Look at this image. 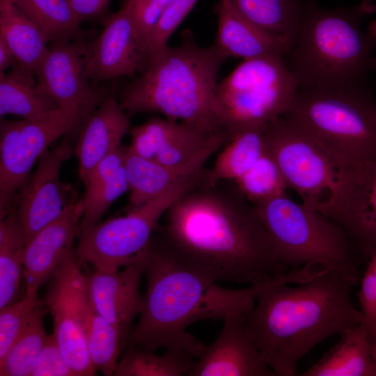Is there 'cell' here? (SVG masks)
<instances>
[{"mask_svg":"<svg viewBox=\"0 0 376 376\" xmlns=\"http://www.w3.org/2000/svg\"><path fill=\"white\" fill-rule=\"evenodd\" d=\"M165 215L159 237L166 246L217 283L258 285L290 271L278 259L255 207L237 188L224 189L204 179Z\"/></svg>","mask_w":376,"mask_h":376,"instance_id":"cell-1","label":"cell"},{"mask_svg":"<svg viewBox=\"0 0 376 376\" xmlns=\"http://www.w3.org/2000/svg\"><path fill=\"white\" fill-rule=\"evenodd\" d=\"M359 281L306 265L279 274L260 293L243 322L276 375H296L299 361L316 345L364 323L351 300Z\"/></svg>","mask_w":376,"mask_h":376,"instance_id":"cell-2","label":"cell"},{"mask_svg":"<svg viewBox=\"0 0 376 376\" xmlns=\"http://www.w3.org/2000/svg\"><path fill=\"white\" fill-rule=\"evenodd\" d=\"M138 258L147 288L139 321L126 345L150 351L164 348L193 359L206 346L187 331L190 324L246 315L276 278L241 289L224 288L179 260L159 237L152 236Z\"/></svg>","mask_w":376,"mask_h":376,"instance_id":"cell-3","label":"cell"},{"mask_svg":"<svg viewBox=\"0 0 376 376\" xmlns=\"http://www.w3.org/2000/svg\"><path fill=\"white\" fill-rule=\"evenodd\" d=\"M226 59L214 45L200 46L192 32L185 30L178 45H168L149 57L145 68L120 91L118 100L128 116L157 113L225 134L216 114L215 97L219 72Z\"/></svg>","mask_w":376,"mask_h":376,"instance_id":"cell-4","label":"cell"},{"mask_svg":"<svg viewBox=\"0 0 376 376\" xmlns=\"http://www.w3.org/2000/svg\"><path fill=\"white\" fill-rule=\"evenodd\" d=\"M376 11L373 0L351 8L325 9L305 0L295 43L286 61L300 90L339 89L365 85L376 65V21L361 26ZM285 55V56H286Z\"/></svg>","mask_w":376,"mask_h":376,"instance_id":"cell-5","label":"cell"},{"mask_svg":"<svg viewBox=\"0 0 376 376\" xmlns=\"http://www.w3.org/2000/svg\"><path fill=\"white\" fill-rule=\"evenodd\" d=\"M265 143L288 187L300 196L302 203L346 230L349 205L363 165L342 164L284 116L267 125Z\"/></svg>","mask_w":376,"mask_h":376,"instance_id":"cell-6","label":"cell"},{"mask_svg":"<svg viewBox=\"0 0 376 376\" xmlns=\"http://www.w3.org/2000/svg\"><path fill=\"white\" fill-rule=\"evenodd\" d=\"M253 205L278 259L288 270L311 265L359 276L364 260L340 225L286 194Z\"/></svg>","mask_w":376,"mask_h":376,"instance_id":"cell-7","label":"cell"},{"mask_svg":"<svg viewBox=\"0 0 376 376\" xmlns=\"http://www.w3.org/2000/svg\"><path fill=\"white\" fill-rule=\"evenodd\" d=\"M284 116L346 166L376 159V103L365 85L298 89Z\"/></svg>","mask_w":376,"mask_h":376,"instance_id":"cell-8","label":"cell"},{"mask_svg":"<svg viewBox=\"0 0 376 376\" xmlns=\"http://www.w3.org/2000/svg\"><path fill=\"white\" fill-rule=\"evenodd\" d=\"M297 90L284 56L243 60L218 83L215 107L220 127L229 140L241 130L266 126L287 113Z\"/></svg>","mask_w":376,"mask_h":376,"instance_id":"cell-9","label":"cell"},{"mask_svg":"<svg viewBox=\"0 0 376 376\" xmlns=\"http://www.w3.org/2000/svg\"><path fill=\"white\" fill-rule=\"evenodd\" d=\"M203 169L177 182L159 195L130 208L124 216L98 223L79 236L76 249L83 262L95 270L116 272L134 263L150 242L158 222L183 194L202 182Z\"/></svg>","mask_w":376,"mask_h":376,"instance_id":"cell-10","label":"cell"},{"mask_svg":"<svg viewBox=\"0 0 376 376\" xmlns=\"http://www.w3.org/2000/svg\"><path fill=\"white\" fill-rule=\"evenodd\" d=\"M91 43L88 38L49 43L36 74L38 87L68 118L73 134L79 133L87 118L112 95L107 88L93 86L87 76Z\"/></svg>","mask_w":376,"mask_h":376,"instance_id":"cell-11","label":"cell"},{"mask_svg":"<svg viewBox=\"0 0 376 376\" xmlns=\"http://www.w3.org/2000/svg\"><path fill=\"white\" fill-rule=\"evenodd\" d=\"M70 134L71 123L60 110L40 121L1 118L0 219L15 209L19 191L48 146Z\"/></svg>","mask_w":376,"mask_h":376,"instance_id":"cell-12","label":"cell"},{"mask_svg":"<svg viewBox=\"0 0 376 376\" xmlns=\"http://www.w3.org/2000/svg\"><path fill=\"white\" fill-rule=\"evenodd\" d=\"M81 261L72 249L50 279L44 302L52 313L53 334L68 363L76 376H89L97 370L88 354L80 311V296L88 282Z\"/></svg>","mask_w":376,"mask_h":376,"instance_id":"cell-13","label":"cell"},{"mask_svg":"<svg viewBox=\"0 0 376 376\" xmlns=\"http://www.w3.org/2000/svg\"><path fill=\"white\" fill-rule=\"evenodd\" d=\"M72 154L65 136L56 148L42 155L35 171L19 191L15 208L24 244L79 199L72 186L60 178L61 166Z\"/></svg>","mask_w":376,"mask_h":376,"instance_id":"cell-14","label":"cell"},{"mask_svg":"<svg viewBox=\"0 0 376 376\" xmlns=\"http://www.w3.org/2000/svg\"><path fill=\"white\" fill-rule=\"evenodd\" d=\"M148 60L146 41L123 3L105 18L102 30L92 40L86 70L90 81L98 84L122 76L134 77Z\"/></svg>","mask_w":376,"mask_h":376,"instance_id":"cell-15","label":"cell"},{"mask_svg":"<svg viewBox=\"0 0 376 376\" xmlns=\"http://www.w3.org/2000/svg\"><path fill=\"white\" fill-rule=\"evenodd\" d=\"M130 132L128 148L132 152L167 166L184 165L217 140L228 139L225 134L160 117H152Z\"/></svg>","mask_w":376,"mask_h":376,"instance_id":"cell-16","label":"cell"},{"mask_svg":"<svg viewBox=\"0 0 376 376\" xmlns=\"http://www.w3.org/2000/svg\"><path fill=\"white\" fill-rule=\"evenodd\" d=\"M84 210V198H79L25 243L23 249L24 297L38 298L41 286L52 279L73 249L74 240L81 233Z\"/></svg>","mask_w":376,"mask_h":376,"instance_id":"cell-17","label":"cell"},{"mask_svg":"<svg viewBox=\"0 0 376 376\" xmlns=\"http://www.w3.org/2000/svg\"><path fill=\"white\" fill-rule=\"evenodd\" d=\"M245 315L224 320L221 331L194 361L189 376H275L244 325Z\"/></svg>","mask_w":376,"mask_h":376,"instance_id":"cell-18","label":"cell"},{"mask_svg":"<svg viewBox=\"0 0 376 376\" xmlns=\"http://www.w3.org/2000/svg\"><path fill=\"white\" fill-rule=\"evenodd\" d=\"M143 267L137 257L135 263L118 272L95 270L88 276L91 300L97 311L118 329L125 346L132 324L143 307L140 281Z\"/></svg>","mask_w":376,"mask_h":376,"instance_id":"cell-19","label":"cell"},{"mask_svg":"<svg viewBox=\"0 0 376 376\" xmlns=\"http://www.w3.org/2000/svg\"><path fill=\"white\" fill-rule=\"evenodd\" d=\"M128 116L118 99L111 95L87 118L75 150L82 181L99 162L121 146L131 130Z\"/></svg>","mask_w":376,"mask_h":376,"instance_id":"cell-20","label":"cell"},{"mask_svg":"<svg viewBox=\"0 0 376 376\" xmlns=\"http://www.w3.org/2000/svg\"><path fill=\"white\" fill-rule=\"evenodd\" d=\"M218 29L213 44L227 58L243 60L279 55L285 56L289 44L281 38L255 25L238 11L228 0H219L215 8Z\"/></svg>","mask_w":376,"mask_h":376,"instance_id":"cell-21","label":"cell"},{"mask_svg":"<svg viewBox=\"0 0 376 376\" xmlns=\"http://www.w3.org/2000/svg\"><path fill=\"white\" fill-rule=\"evenodd\" d=\"M213 154V150L207 148L184 165L167 166L139 156L125 147L124 167L130 191V208L147 202L180 180L202 170Z\"/></svg>","mask_w":376,"mask_h":376,"instance_id":"cell-22","label":"cell"},{"mask_svg":"<svg viewBox=\"0 0 376 376\" xmlns=\"http://www.w3.org/2000/svg\"><path fill=\"white\" fill-rule=\"evenodd\" d=\"M372 341L364 323L340 334V340L302 376H376Z\"/></svg>","mask_w":376,"mask_h":376,"instance_id":"cell-23","label":"cell"},{"mask_svg":"<svg viewBox=\"0 0 376 376\" xmlns=\"http://www.w3.org/2000/svg\"><path fill=\"white\" fill-rule=\"evenodd\" d=\"M59 109L38 87L36 75L16 63L0 73V117L8 114L27 121L48 118Z\"/></svg>","mask_w":376,"mask_h":376,"instance_id":"cell-24","label":"cell"},{"mask_svg":"<svg viewBox=\"0 0 376 376\" xmlns=\"http://www.w3.org/2000/svg\"><path fill=\"white\" fill-rule=\"evenodd\" d=\"M0 38L13 51L17 63L36 75L49 52V41L12 0H0Z\"/></svg>","mask_w":376,"mask_h":376,"instance_id":"cell-25","label":"cell"},{"mask_svg":"<svg viewBox=\"0 0 376 376\" xmlns=\"http://www.w3.org/2000/svg\"><path fill=\"white\" fill-rule=\"evenodd\" d=\"M347 233L364 260L376 255V159L363 167L356 182Z\"/></svg>","mask_w":376,"mask_h":376,"instance_id":"cell-26","label":"cell"},{"mask_svg":"<svg viewBox=\"0 0 376 376\" xmlns=\"http://www.w3.org/2000/svg\"><path fill=\"white\" fill-rule=\"evenodd\" d=\"M79 306L91 361L104 375H113L120 350L125 347L123 336L95 309L90 298L88 282L81 294Z\"/></svg>","mask_w":376,"mask_h":376,"instance_id":"cell-27","label":"cell"},{"mask_svg":"<svg viewBox=\"0 0 376 376\" xmlns=\"http://www.w3.org/2000/svg\"><path fill=\"white\" fill-rule=\"evenodd\" d=\"M266 127H251L233 134L207 172L205 181L211 185L221 180L235 181L248 172L266 152Z\"/></svg>","mask_w":376,"mask_h":376,"instance_id":"cell-28","label":"cell"},{"mask_svg":"<svg viewBox=\"0 0 376 376\" xmlns=\"http://www.w3.org/2000/svg\"><path fill=\"white\" fill-rule=\"evenodd\" d=\"M228 1L245 18L284 40L290 48L295 43L305 0Z\"/></svg>","mask_w":376,"mask_h":376,"instance_id":"cell-29","label":"cell"},{"mask_svg":"<svg viewBox=\"0 0 376 376\" xmlns=\"http://www.w3.org/2000/svg\"><path fill=\"white\" fill-rule=\"evenodd\" d=\"M23 233L15 208L0 219V308L15 301L23 276Z\"/></svg>","mask_w":376,"mask_h":376,"instance_id":"cell-30","label":"cell"},{"mask_svg":"<svg viewBox=\"0 0 376 376\" xmlns=\"http://www.w3.org/2000/svg\"><path fill=\"white\" fill-rule=\"evenodd\" d=\"M53 42L88 38L68 0H12Z\"/></svg>","mask_w":376,"mask_h":376,"instance_id":"cell-31","label":"cell"},{"mask_svg":"<svg viewBox=\"0 0 376 376\" xmlns=\"http://www.w3.org/2000/svg\"><path fill=\"white\" fill-rule=\"evenodd\" d=\"M44 306L39 301L17 338L0 359L1 376H31L33 363L48 336L44 327Z\"/></svg>","mask_w":376,"mask_h":376,"instance_id":"cell-32","label":"cell"},{"mask_svg":"<svg viewBox=\"0 0 376 376\" xmlns=\"http://www.w3.org/2000/svg\"><path fill=\"white\" fill-rule=\"evenodd\" d=\"M193 358L180 352L166 351L157 355L155 351L129 347L118 361L115 376H183L188 375Z\"/></svg>","mask_w":376,"mask_h":376,"instance_id":"cell-33","label":"cell"},{"mask_svg":"<svg viewBox=\"0 0 376 376\" xmlns=\"http://www.w3.org/2000/svg\"><path fill=\"white\" fill-rule=\"evenodd\" d=\"M235 182L252 204L286 194L288 188L280 168L267 150L255 165Z\"/></svg>","mask_w":376,"mask_h":376,"instance_id":"cell-34","label":"cell"},{"mask_svg":"<svg viewBox=\"0 0 376 376\" xmlns=\"http://www.w3.org/2000/svg\"><path fill=\"white\" fill-rule=\"evenodd\" d=\"M127 191L128 183L124 166L109 180L85 191L80 235L100 223L114 201Z\"/></svg>","mask_w":376,"mask_h":376,"instance_id":"cell-35","label":"cell"},{"mask_svg":"<svg viewBox=\"0 0 376 376\" xmlns=\"http://www.w3.org/2000/svg\"><path fill=\"white\" fill-rule=\"evenodd\" d=\"M198 0H172L149 35V56L168 46V41Z\"/></svg>","mask_w":376,"mask_h":376,"instance_id":"cell-36","label":"cell"},{"mask_svg":"<svg viewBox=\"0 0 376 376\" xmlns=\"http://www.w3.org/2000/svg\"><path fill=\"white\" fill-rule=\"evenodd\" d=\"M38 302V298L24 297L22 300L0 308V359L17 338L30 313Z\"/></svg>","mask_w":376,"mask_h":376,"instance_id":"cell-37","label":"cell"},{"mask_svg":"<svg viewBox=\"0 0 376 376\" xmlns=\"http://www.w3.org/2000/svg\"><path fill=\"white\" fill-rule=\"evenodd\" d=\"M31 376H76L65 360L53 334L47 336L36 357Z\"/></svg>","mask_w":376,"mask_h":376,"instance_id":"cell-38","label":"cell"},{"mask_svg":"<svg viewBox=\"0 0 376 376\" xmlns=\"http://www.w3.org/2000/svg\"><path fill=\"white\" fill-rule=\"evenodd\" d=\"M360 280L358 298L370 340L376 337V255L368 262Z\"/></svg>","mask_w":376,"mask_h":376,"instance_id":"cell-39","label":"cell"},{"mask_svg":"<svg viewBox=\"0 0 376 376\" xmlns=\"http://www.w3.org/2000/svg\"><path fill=\"white\" fill-rule=\"evenodd\" d=\"M172 0H125L138 31L145 40Z\"/></svg>","mask_w":376,"mask_h":376,"instance_id":"cell-40","label":"cell"},{"mask_svg":"<svg viewBox=\"0 0 376 376\" xmlns=\"http://www.w3.org/2000/svg\"><path fill=\"white\" fill-rule=\"evenodd\" d=\"M125 146L122 145L104 157L83 181L85 191L92 189L111 179L124 166Z\"/></svg>","mask_w":376,"mask_h":376,"instance_id":"cell-41","label":"cell"},{"mask_svg":"<svg viewBox=\"0 0 376 376\" xmlns=\"http://www.w3.org/2000/svg\"><path fill=\"white\" fill-rule=\"evenodd\" d=\"M73 14L81 23L103 17L111 0H68Z\"/></svg>","mask_w":376,"mask_h":376,"instance_id":"cell-42","label":"cell"},{"mask_svg":"<svg viewBox=\"0 0 376 376\" xmlns=\"http://www.w3.org/2000/svg\"><path fill=\"white\" fill-rule=\"evenodd\" d=\"M17 61L15 56L5 40L0 38V73L11 69Z\"/></svg>","mask_w":376,"mask_h":376,"instance_id":"cell-43","label":"cell"},{"mask_svg":"<svg viewBox=\"0 0 376 376\" xmlns=\"http://www.w3.org/2000/svg\"><path fill=\"white\" fill-rule=\"evenodd\" d=\"M371 351H372V357H373V362H374L375 370H376V337L374 338L373 341L372 342Z\"/></svg>","mask_w":376,"mask_h":376,"instance_id":"cell-44","label":"cell"}]
</instances>
